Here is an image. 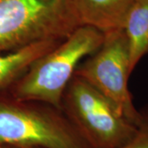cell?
Returning a JSON list of instances; mask_svg holds the SVG:
<instances>
[{
    "instance_id": "1",
    "label": "cell",
    "mask_w": 148,
    "mask_h": 148,
    "mask_svg": "<svg viewBox=\"0 0 148 148\" xmlns=\"http://www.w3.org/2000/svg\"><path fill=\"white\" fill-rule=\"evenodd\" d=\"M105 33L80 25L49 52L32 63L9 87L16 100L35 101L62 111L64 91L80 64L101 47Z\"/></svg>"
},
{
    "instance_id": "2",
    "label": "cell",
    "mask_w": 148,
    "mask_h": 148,
    "mask_svg": "<svg viewBox=\"0 0 148 148\" xmlns=\"http://www.w3.org/2000/svg\"><path fill=\"white\" fill-rule=\"evenodd\" d=\"M0 145L8 148H90L63 111L0 95Z\"/></svg>"
},
{
    "instance_id": "3",
    "label": "cell",
    "mask_w": 148,
    "mask_h": 148,
    "mask_svg": "<svg viewBox=\"0 0 148 148\" xmlns=\"http://www.w3.org/2000/svg\"><path fill=\"white\" fill-rule=\"evenodd\" d=\"M80 25L70 0H0V53L62 40Z\"/></svg>"
},
{
    "instance_id": "4",
    "label": "cell",
    "mask_w": 148,
    "mask_h": 148,
    "mask_svg": "<svg viewBox=\"0 0 148 148\" xmlns=\"http://www.w3.org/2000/svg\"><path fill=\"white\" fill-rule=\"evenodd\" d=\"M62 111L90 148L120 147L137 130L110 101L75 75L64 91Z\"/></svg>"
},
{
    "instance_id": "5",
    "label": "cell",
    "mask_w": 148,
    "mask_h": 148,
    "mask_svg": "<svg viewBox=\"0 0 148 148\" xmlns=\"http://www.w3.org/2000/svg\"><path fill=\"white\" fill-rule=\"evenodd\" d=\"M105 96L128 121L137 126L141 112L136 109L128 90L129 51L123 29L105 33L101 47L86 58L75 72Z\"/></svg>"
},
{
    "instance_id": "6",
    "label": "cell",
    "mask_w": 148,
    "mask_h": 148,
    "mask_svg": "<svg viewBox=\"0 0 148 148\" xmlns=\"http://www.w3.org/2000/svg\"><path fill=\"white\" fill-rule=\"evenodd\" d=\"M81 25L106 32L123 29L135 0H70Z\"/></svg>"
},
{
    "instance_id": "7",
    "label": "cell",
    "mask_w": 148,
    "mask_h": 148,
    "mask_svg": "<svg viewBox=\"0 0 148 148\" xmlns=\"http://www.w3.org/2000/svg\"><path fill=\"white\" fill-rule=\"evenodd\" d=\"M60 41L44 40L0 53V90L8 89L35 60L51 50Z\"/></svg>"
},
{
    "instance_id": "8",
    "label": "cell",
    "mask_w": 148,
    "mask_h": 148,
    "mask_svg": "<svg viewBox=\"0 0 148 148\" xmlns=\"http://www.w3.org/2000/svg\"><path fill=\"white\" fill-rule=\"evenodd\" d=\"M129 51L132 73L138 64L148 54V0H135L123 26Z\"/></svg>"
},
{
    "instance_id": "9",
    "label": "cell",
    "mask_w": 148,
    "mask_h": 148,
    "mask_svg": "<svg viewBox=\"0 0 148 148\" xmlns=\"http://www.w3.org/2000/svg\"><path fill=\"white\" fill-rule=\"evenodd\" d=\"M140 112L141 118L136 132L127 143L119 148H148V106Z\"/></svg>"
},
{
    "instance_id": "10",
    "label": "cell",
    "mask_w": 148,
    "mask_h": 148,
    "mask_svg": "<svg viewBox=\"0 0 148 148\" xmlns=\"http://www.w3.org/2000/svg\"><path fill=\"white\" fill-rule=\"evenodd\" d=\"M0 148H6V147H3L2 145H0Z\"/></svg>"
},
{
    "instance_id": "11",
    "label": "cell",
    "mask_w": 148,
    "mask_h": 148,
    "mask_svg": "<svg viewBox=\"0 0 148 148\" xmlns=\"http://www.w3.org/2000/svg\"><path fill=\"white\" fill-rule=\"evenodd\" d=\"M6 148H8V147H6Z\"/></svg>"
}]
</instances>
